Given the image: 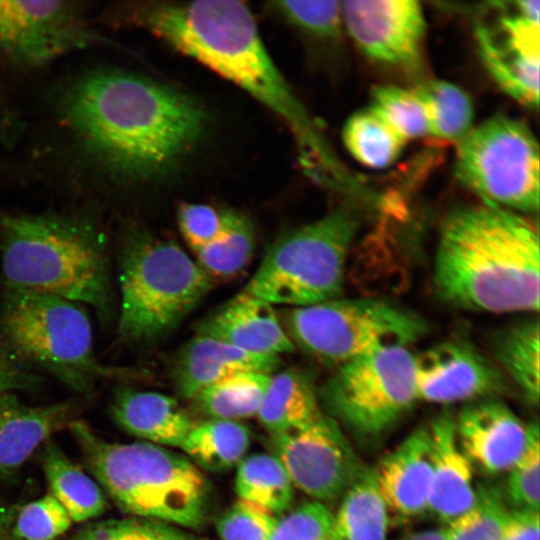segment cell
<instances>
[{
  "instance_id": "39",
  "label": "cell",
  "mask_w": 540,
  "mask_h": 540,
  "mask_svg": "<svg viewBox=\"0 0 540 540\" xmlns=\"http://www.w3.org/2000/svg\"><path fill=\"white\" fill-rule=\"evenodd\" d=\"M73 521L50 493L33 500L18 511L11 528L12 540H55Z\"/></svg>"
},
{
  "instance_id": "17",
  "label": "cell",
  "mask_w": 540,
  "mask_h": 540,
  "mask_svg": "<svg viewBox=\"0 0 540 540\" xmlns=\"http://www.w3.org/2000/svg\"><path fill=\"white\" fill-rule=\"evenodd\" d=\"M455 424L463 452L489 474L508 471L528 442L530 423L494 398L470 402L455 416Z\"/></svg>"
},
{
  "instance_id": "34",
  "label": "cell",
  "mask_w": 540,
  "mask_h": 540,
  "mask_svg": "<svg viewBox=\"0 0 540 540\" xmlns=\"http://www.w3.org/2000/svg\"><path fill=\"white\" fill-rule=\"evenodd\" d=\"M509 510L498 489L480 486L471 507L442 529L445 540H500Z\"/></svg>"
},
{
  "instance_id": "10",
  "label": "cell",
  "mask_w": 540,
  "mask_h": 540,
  "mask_svg": "<svg viewBox=\"0 0 540 540\" xmlns=\"http://www.w3.org/2000/svg\"><path fill=\"white\" fill-rule=\"evenodd\" d=\"M454 174L482 202L520 213L539 210V145L523 121L497 114L457 144Z\"/></svg>"
},
{
  "instance_id": "43",
  "label": "cell",
  "mask_w": 540,
  "mask_h": 540,
  "mask_svg": "<svg viewBox=\"0 0 540 540\" xmlns=\"http://www.w3.org/2000/svg\"><path fill=\"white\" fill-rule=\"evenodd\" d=\"M540 515L537 509H510L500 540H539Z\"/></svg>"
},
{
  "instance_id": "25",
  "label": "cell",
  "mask_w": 540,
  "mask_h": 540,
  "mask_svg": "<svg viewBox=\"0 0 540 540\" xmlns=\"http://www.w3.org/2000/svg\"><path fill=\"white\" fill-rule=\"evenodd\" d=\"M42 467L50 494L65 508L73 522L100 516L106 509V494L99 484L75 464L55 443L47 441Z\"/></svg>"
},
{
  "instance_id": "9",
  "label": "cell",
  "mask_w": 540,
  "mask_h": 540,
  "mask_svg": "<svg viewBox=\"0 0 540 540\" xmlns=\"http://www.w3.org/2000/svg\"><path fill=\"white\" fill-rule=\"evenodd\" d=\"M0 329L19 355L49 369L78 391L88 390L105 370L94 356L89 317L74 301L7 289Z\"/></svg>"
},
{
  "instance_id": "5",
  "label": "cell",
  "mask_w": 540,
  "mask_h": 540,
  "mask_svg": "<svg viewBox=\"0 0 540 540\" xmlns=\"http://www.w3.org/2000/svg\"><path fill=\"white\" fill-rule=\"evenodd\" d=\"M68 428L88 470L122 511L177 527L203 524L209 487L188 458L144 441L108 442L83 421Z\"/></svg>"
},
{
  "instance_id": "42",
  "label": "cell",
  "mask_w": 540,
  "mask_h": 540,
  "mask_svg": "<svg viewBox=\"0 0 540 540\" xmlns=\"http://www.w3.org/2000/svg\"><path fill=\"white\" fill-rule=\"evenodd\" d=\"M227 217L228 210L220 212L205 204L183 203L177 211L180 232L194 252L219 237Z\"/></svg>"
},
{
  "instance_id": "3",
  "label": "cell",
  "mask_w": 540,
  "mask_h": 540,
  "mask_svg": "<svg viewBox=\"0 0 540 540\" xmlns=\"http://www.w3.org/2000/svg\"><path fill=\"white\" fill-rule=\"evenodd\" d=\"M539 241L523 214L487 202L452 209L436 244V295L459 309L538 312Z\"/></svg>"
},
{
  "instance_id": "22",
  "label": "cell",
  "mask_w": 540,
  "mask_h": 540,
  "mask_svg": "<svg viewBox=\"0 0 540 540\" xmlns=\"http://www.w3.org/2000/svg\"><path fill=\"white\" fill-rule=\"evenodd\" d=\"M78 408L75 401L30 406L13 392L0 393V473L22 466L54 433L69 427Z\"/></svg>"
},
{
  "instance_id": "46",
  "label": "cell",
  "mask_w": 540,
  "mask_h": 540,
  "mask_svg": "<svg viewBox=\"0 0 540 540\" xmlns=\"http://www.w3.org/2000/svg\"><path fill=\"white\" fill-rule=\"evenodd\" d=\"M0 540H3V538H2V536H1V534H0Z\"/></svg>"
},
{
  "instance_id": "40",
  "label": "cell",
  "mask_w": 540,
  "mask_h": 540,
  "mask_svg": "<svg viewBox=\"0 0 540 540\" xmlns=\"http://www.w3.org/2000/svg\"><path fill=\"white\" fill-rule=\"evenodd\" d=\"M278 518L266 509L238 499L217 520L220 540H269Z\"/></svg>"
},
{
  "instance_id": "31",
  "label": "cell",
  "mask_w": 540,
  "mask_h": 540,
  "mask_svg": "<svg viewBox=\"0 0 540 540\" xmlns=\"http://www.w3.org/2000/svg\"><path fill=\"white\" fill-rule=\"evenodd\" d=\"M413 90L424 106L429 135L458 144L474 127L473 102L456 84L432 79Z\"/></svg>"
},
{
  "instance_id": "7",
  "label": "cell",
  "mask_w": 540,
  "mask_h": 540,
  "mask_svg": "<svg viewBox=\"0 0 540 540\" xmlns=\"http://www.w3.org/2000/svg\"><path fill=\"white\" fill-rule=\"evenodd\" d=\"M358 210L341 205L277 239L242 292L270 304L305 307L341 297Z\"/></svg>"
},
{
  "instance_id": "29",
  "label": "cell",
  "mask_w": 540,
  "mask_h": 540,
  "mask_svg": "<svg viewBox=\"0 0 540 540\" xmlns=\"http://www.w3.org/2000/svg\"><path fill=\"white\" fill-rule=\"evenodd\" d=\"M249 442L248 429L238 421L208 419L195 423L181 449L197 467L219 472L239 463Z\"/></svg>"
},
{
  "instance_id": "37",
  "label": "cell",
  "mask_w": 540,
  "mask_h": 540,
  "mask_svg": "<svg viewBox=\"0 0 540 540\" xmlns=\"http://www.w3.org/2000/svg\"><path fill=\"white\" fill-rule=\"evenodd\" d=\"M270 8L294 28L316 39H335L343 26L341 1H275Z\"/></svg>"
},
{
  "instance_id": "16",
  "label": "cell",
  "mask_w": 540,
  "mask_h": 540,
  "mask_svg": "<svg viewBox=\"0 0 540 540\" xmlns=\"http://www.w3.org/2000/svg\"><path fill=\"white\" fill-rule=\"evenodd\" d=\"M414 359L417 400L470 403L505 389L499 367L462 337L443 340Z\"/></svg>"
},
{
  "instance_id": "44",
  "label": "cell",
  "mask_w": 540,
  "mask_h": 540,
  "mask_svg": "<svg viewBox=\"0 0 540 540\" xmlns=\"http://www.w3.org/2000/svg\"><path fill=\"white\" fill-rule=\"evenodd\" d=\"M34 379L27 375L4 347L0 346V393L29 388Z\"/></svg>"
},
{
  "instance_id": "32",
  "label": "cell",
  "mask_w": 540,
  "mask_h": 540,
  "mask_svg": "<svg viewBox=\"0 0 540 540\" xmlns=\"http://www.w3.org/2000/svg\"><path fill=\"white\" fill-rule=\"evenodd\" d=\"M293 488L284 467L272 454H253L239 462L235 490L240 500L276 514L290 507Z\"/></svg>"
},
{
  "instance_id": "36",
  "label": "cell",
  "mask_w": 540,
  "mask_h": 540,
  "mask_svg": "<svg viewBox=\"0 0 540 540\" xmlns=\"http://www.w3.org/2000/svg\"><path fill=\"white\" fill-rule=\"evenodd\" d=\"M69 540H200L180 527L130 516L85 526Z\"/></svg>"
},
{
  "instance_id": "18",
  "label": "cell",
  "mask_w": 540,
  "mask_h": 540,
  "mask_svg": "<svg viewBox=\"0 0 540 540\" xmlns=\"http://www.w3.org/2000/svg\"><path fill=\"white\" fill-rule=\"evenodd\" d=\"M196 334L258 355L279 356L295 350L273 305L242 291L203 319Z\"/></svg>"
},
{
  "instance_id": "15",
  "label": "cell",
  "mask_w": 540,
  "mask_h": 540,
  "mask_svg": "<svg viewBox=\"0 0 540 540\" xmlns=\"http://www.w3.org/2000/svg\"><path fill=\"white\" fill-rule=\"evenodd\" d=\"M342 24L371 61L418 72L423 61L426 19L416 0H350L341 2Z\"/></svg>"
},
{
  "instance_id": "19",
  "label": "cell",
  "mask_w": 540,
  "mask_h": 540,
  "mask_svg": "<svg viewBox=\"0 0 540 540\" xmlns=\"http://www.w3.org/2000/svg\"><path fill=\"white\" fill-rule=\"evenodd\" d=\"M279 365V356L252 354L196 334L172 356L169 369L178 393L191 400L228 376L241 372L272 374Z\"/></svg>"
},
{
  "instance_id": "12",
  "label": "cell",
  "mask_w": 540,
  "mask_h": 540,
  "mask_svg": "<svg viewBox=\"0 0 540 540\" xmlns=\"http://www.w3.org/2000/svg\"><path fill=\"white\" fill-rule=\"evenodd\" d=\"M271 445L293 487L324 504L341 499L366 467L340 424L324 414L305 427L272 435Z\"/></svg>"
},
{
  "instance_id": "24",
  "label": "cell",
  "mask_w": 540,
  "mask_h": 540,
  "mask_svg": "<svg viewBox=\"0 0 540 540\" xmlns=\"http://www.w3.org/2000/svg\"><path fill=\"white\" fill-rule=\"evenodd\" d=\"M322 414L310 376L290 368L272 375L256 416L272 436L305 427Z\"/></svg>"
},
{
  "instance_id": "14",
  "label": "cell",
  "mask_w": 540,
  "mask_h": 540,
  "mask_svg": "<svg viewBox=\"0 0 540 540\" xmlns=\"http://www.w3.org/2000/svg\"><path fill=\"white\" fill-rule=\"evenodd\" d=\"M101 38L67 1L0 0V54L23 67H38Z\"/></svg>"
},
{
  "instance_id": "28",
  "label": "cell",
  "mask_w": 540,
  "mask_h": 540,
  "mask_svg": "<svg viewBox=\"0 0 540 540\" xmlns=\"http://www.w3.org/2000/svg\"><path fill=\"white\" fill-rule=\"evenodd\" d=\"M271 377L263 372L237 373L206 387L191 400L210 419L238 421L256 416Z\"/></svg>"
},
{
  "instance_id": "33",
  "label": "cell",
  "mask_w": 540,
  "mask_h": 540,
  "mask_svg": "<svg viewBox=\"0 0 540 540\" xmlns=\"http://www.w3.org/2000/svg\"><path fill=\"white\" fill-rule=\"evenodd\" d=\"M256 244V231L245 215L228 210L225 229L211 243L195 251L196 263L214 281L230 279L250 262Z\"/></svg>"
},
{
  "instance_id": "4",
  "label": "cell",
  "mask_w": 540,
  "mask_h": 540,
  "mask_svg": "<svg viewBox=\"0 0 540 540\" xmlns=\"http://www.w3.org/2000/svg\"><path fill=\"white\" fill-rule=\"evenodd\" d=\"M0 259L8 289L92 306L106 320L111 286L106 241L90 218L0 213Z\"/></svg>"
},
{
  "instance_id": "41",
  "label": "cell",
  "mask_w": 540,
  "mask_h": 540,
  "mask_svg": "<svg viewBox=\"0 0 540 540\" xmlns=\"http://www.w3.org/2000/svg\"><path fill=\"white\" fill-rule=\"evenodd\" d=\"M332 519L326 504L306 502L278 520L269 540H329Z\"/></svg>"
},
{
  "instance_id": "13",
  "label": "cell",
  "mask_w": 540,
  "mask_h": 540,
  "mask_svg": "<svg viewBox=\"0 0 540 540\" xmlns=\"http://www.w3.org/2000/svg\"><path fill=\"white\" fill-rule=\"evenodd\" d=\"M493 22L477 21L482 62L498 87L522 105L539 104L540 22L523 0L490 3Z\"/></svg>"
},
{
  "instance_id": "38",
  "label": "cell",
  "mask_w": 540,
  "mask_h": 540,
  "mask_svg": "<svg viewBox=\"0 0 540 540\" xmlns=\"http://www.w3.org/2000/svg\"><path fill=\"white\" fill-rule=\"evenodd\" d=\"M504 498L510 509H537L540 503L539 425L531 422L525 450L507 471Z\"/></svg>"
},
{
  "instance_id": "2",
  "label": "cell",
  "mask_w": 540,
  "mask_h": 540,
  "mask_svg": "<svg viewBox=\"0 0 540 540\" xmlns=\"http://www.w3.org/2000/svg\"><path fill=\"white\" fill-rule=\"evenodd\" d=\"M132 15L135 24L233 82L283 119L308 174L336 171L317 127L271 59L245 3L149 2L134 7Z\"/></svg>"
},
{
  "instance_id": "35",
  "label": "cell",
  "mask_w": 540,
  "mask_h": 540,
  "mask_svg": "<svg viewBox=\"0 0 540 540\" xmlns=\"http://www.w3.org/2000/svg\"><path fill=\"white\" fill-rule=\"evenodd\" d=\"M369 107L407 142L429 135L424 106L413 89L378 85L372 89Z\"/></svg>"
},
{
  "instance_id": "1",
  "label": "cell",
  "mask_w": 540,
  "mask_h": 540,
  "mask_svg": "<svg viewBox=\"0 0 540 540\" xmlns=\"http://www.w3.org/2000/svg\"><path fill=\"white\" fill-rule=\"evenodd\" d=\"M66 127L106 174L127 182L170 175L202 139L207 116L193 98L132 72L99 68L60 98Z\"/></svg>"
},
{
  "instance_id": "30",
  "label": "cell",
  "mask_w": 540,
  "mask_h": 540,
  "mask_svg": "<svg viewBox=\"0 0 540 540\" xmlns=\"http://www.w3.org/2000/svg\"><path fill=\"white\" fill-rule=\"evenodd\" d=\"M341 137L349 154L361 165L384 169L401 156L407 141L370 107L352 113Z\"/></svg>"
},
{
  "instance_id": "6",
  "label": "cell",
  "mask_w": 540,
  "mask_h": 540,
  "mask_svg": "<svg viewBox=\"0 0 540 540\" xmlns=\"http://www.w3.org/2000/svg\"><path fill=\"white\" fill-rule=\"evenodd\" d=\"M119 335L148 340L174 328L213 287V280L177 243L132 234L120 254Z\"/></svg>"
},
{
  "instance_id": "23",
  "label": "cell",
  "mask_w": 540,
  "mask_h": 540,
  "mask_svg": "<svg viewBox=\"0 0 540 540\" xmlns=\"http://www.w3.org/2000/svg\"><path fill=\"white\" fill-rule=\"evenodd\" d=\"M111 413L125 431L162 447L181 448L195 425L174 398L153 391L119 390Z\"/></svg>"
},
{
  "instance_id": "27",
  "label": "cell",
  "mask_w": 540,
  "mask_h": 540,
  "mask_svg": "<svg viewBox=\"0 0 540 540\" xmlns=\"http://www.w3.org/2000/svg\"><path fill=\"white\" fill-rule=\"evenodd\" d=\"M539 320L514 322L494 338L493 353L500 367L532 405L539 402Z\"/></svg>"
},
{
  "instance_id": "45",
  "label": "cell",
  "mask_w": 540,
  "mask_h": 540,
  "mask_svg": "<svg viewBox=\"0 0 540 540\" xmlns=\"http://www.w3.org/2000/svg\"><path fill=\"white\" fill-rule=\"evenodd\" d=\"M399 540H445L442 529L440 530H424L413 533Z\"/></svg>"
},
{
  "instance_id": "21",
  "label": "cell",
  "mask_w": 540,
  "mask_h": 540,
  "mask_svg": "<svg viewBox=\"0 0 540 540\" xmlns=\"http://www.w3.org/2000/svg\"><path fill=\"white\" fill-rule=\"evenodd\" d=\"M428 429L432 450L428 511L447 524L475 501L473 465L459 444L453 414L442 412Z\"/></svg>"
},
{
  "instance_id": "26",
  "label": "cell",
  "mask_w": 540,
  "mask_h": 540,
  "mask_svg": "<svg viewBox=\"0 0 540 540\" xmlns=\"http://www.w3.org/2000/svg\"><path fill=\"white\" fill-rule=\"evenodd\" d=\"M388 509L374 467H365L333 514L329 540H387Z\"/></svg>"
},
{
  "instance_id": "8",
  "label": "cell",
  "mask_w": 540,
  "mask_h": 540,
  "mask_svg": "<svg viewBox=\"0 0 540 540\" xmlns=\"http://www.w3.org/2000/svg\"><path fill=\"white\" fill-rule=\"evenodd\" d=\"M286 326L293 344L335 367L385 346L408 347L428 330L415 312L368 297H338L296 307L287 314Z\"/></svg>"
},
{
  "instance_id": "11",
  "label": "cell",
  "mask_w": 540,
  "mask_h": 540,
  "mask_svg": "<svg viewBox=\"0 0 540 540\" xmlns=\"http://www.w3.org/2000/svg\"><path fill=\"white\" fill-rule=\"evenodd\" d=\"M320 396L338 424L375 441L417 401L414 354L391 345L352 359L335 368Z\"/></svg>"
},
{
  "instance_id": "20",
  "label": "cell",
  "mask_w": 540,
  "mask_h": 540,
  "mask_svg": "<svg viewBox=\"0 0 540 540\" xmlns=\"http://www.w3.org/2000/svg\"><path fill=\"white\" fill-rule=\"evenodd\" d=\"M374 470L388 511L403 517H414L427 511L432 477L428 427L412 431Z\"/></svg>"
}]
</instances>
